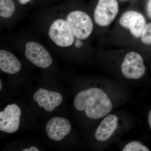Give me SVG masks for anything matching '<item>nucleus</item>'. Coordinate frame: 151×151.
I'll return each mask as SVG.
<instances>
[{
	"label": "nucleus",
	"mask_w": 151,
	"mask_h": 151,
	"mask_svg": "<svg viewBox=\"0 0 151 151\" xmlns=\"http://www.w3.org/2000/svg\"><path fill=\"white\" fill-rule=\"evenodd\" d=\"M124 97L116 86L103 84L78 92L74 97L73 105L77 111L84 112L88 119L99 120L124 103Z\"/></svg>",
	"instance_id": "nucleus-1"
},
{
	"label": "nucleus",
	"mask_w": 151,
	"mask_h": 151,
	"mask_svg": "<svg viewBox=\"0 0 151 151\" xmlns=\"http://www.w3.org/2000/svg\"><path fill=\"white\" fill-rule=\"evenodd\" d=\"M123 121L117 114L111 113L105 116L94 132L95 140L103 146L110 143L123 127Z\"/></svg>",
	"instance_id": "nucleus-2"
},
{
	"label": "nucleus",
	"mask_w": 151,
	"mask_h": 151,
	"mask_svg": "<svg viewBox=\"0 0 151 151\" xmlns=\"http://www.w3.org/2000/svg\"><path fill=\"white\" fill-rule=\"evenodd\" d=\"M49 37L56 46L67 48L74 43L75 36L65 19L58 18L50 25Z\"/></svg>",
	"instance_id": "nucleus-3"
},
{
	"label": "nucleus",
	"mask_w": 151,
	"mask_h": 151,
	"mask_svg": "<svg viewBox=\"0 0 151 151\" xmlns=\"http://www.w3.org/2000/svg\"><path fill=\"white\" fill-rule=\"evenodd\" d=\"M65 19L76 38L84 40L92 34L93 22L86 13L80 10L72 11L67 14Z\"/></svg>",
	"instance_id": "nucleus-4"
},
{
	"label": "nucleus",
	"mask_w": 151,
	"mask_h": 151,
	"mask_svg": "<svg viewBox=\"0 0 151 151\" xmlns=\"http://www.w3.org/2000/svg\"><path fill=\"white\" fill-rule=\"evenodd\" d=\"M144 60L140 55L135 52H128L124 57L121 71L125 78L132 80L140 79L145 73Z\"/></svg>",
	"instance_id": "nucleus-5"
},
{
	"label": "nucleus",
	"mask_w": 151,
	"mask_h": 151,
	"mask_svg": "<svg viewBox=\"0 0 151 151\" xmlns=\"http://www.w3.org/2000/svg\"><path fill=\"white\" fill-rule=\"evenodd\" d=\"M24 49L27 59L37 67L46 68L52 64V58L48 50L39 42L33 41L28 42Z\"/></svg>",
	"instance_id": "nucleus-6"
},
{
	"label": "nucleus",
	"mask_w": 151,
	"mask_h": 151,
	"mask_svg": "<svg viewBox=\"0 0 151 151\" xmlns=\"http://www.w3.org/2000/svg\"><path fill=\"white\" fill-rule=\"evenodd\" d=\"M119 10L116 0H99L94 11V22L100 26H107L114 20Z\"/></svg>",
	"instance_id": "nucleus-7"
},
{
	"label": "nucleus",
	"mask_w": 151,
	"mask_h": 151,
	"mask_svg": "<svg viewBox=\"0 0 151 151\" xmlns=\"http://www.w3.org/2000/svg\"><path fill=\"white\" fill-rule=\"evenodd\" d=\"M21 111L15 104L6 106L0 112V130L7 133H13L19 129Z\"/></svg>",
	"instance_id": "nucleus-8"
},
{
	"label": "nucleus",
	"mask_w": 151,
	"mask_h": 151,
	"mask_svg": "<svg viewBox=\"0 0 151 151\" xmlns=\"http://www.w3.org/2000/svg\"><path fill=\"white\" fill-rule=\"evenodd\" d=\"M120 24L129 29L134 37H141L146 21L142 14L134 11H129L122 14L119 21Z\"/></svg>",
	"instance_id": "nucleus-9"
},
{
	"label": "nucleus",
	"mask_w": 151,
	"mask_h": 151,
	"mask_svg": "<svg viewBox=\"0 0 151 151\" xmlns=\"http://www.w3.org/2000/svg\"><path fill=\"white\" fill-rule=\"evenodd\" d=\"M71 126L67 119L62 117L52 118L45 127L47 137L52 140L60 141L70 133Z\"/></svg>",
	"instance_id": "nucleus-10"
},
{
	"label": "nucleus",
	"mask_w": 151,
	"mask_h": 151,
	"mask_svg": "<svg viewBox=\"0 0 151 151\" xmlns=\"http://www.w3.org/2000/svg\"><path fill=\"white\" fill-rule=\"evenodd\" d=\"M33 99L41 108L47 112H52L63 101L62 95L59 92H51L43 88L38 89L33 95Z\"/></svg>",
	"instance_id": "nucleus-11"
},
{
	"label": "nucleus",
	"mask_w": 151,
	"mask_h": 151,
	"mask_svg": "<svg viewBox=\"0 0 151 151\" xmlns=\"http://www.w3.org/2000/svg\"><path fill=\"white\" fill-rule=\"evenodd\" d=\"M21 68V63L14 55L6 50H1L0 69L2 71L14 74L19 72Z\"/></svg>",
	"instance_id": "nucleus-12"
},
{
	"label": "nucleus",
	"mask_w": 151,
	"mask_h": 151,
	"mask_svg": "<svg viewBox=\"0 0 151 151\" xmlns=\"http://www.w3.org/2000/svg\"><path fill=\"white\" fill-rule=\"evenodd\" d=\"M16 10V5L14 0H0V17L9 19L13 16Z\"/></svg>",
	"instance_id": "nucleus-13"
},
{
	"label": "nucleus",
	"mask_w": 151,
	"mask_h": 151,
	"mask_svg": "<svg viewBox=\"0 0 151 151\" xmlns=\"http://www.w3.org/2000/svg\"><path fill=\"white\" fill-rule=\"evenodd\" d=\"M123 151H149L150 149L137 141H133L127 143L122 149Z\"/></svg>",
	"instance_id": "nucleus-14"
},
{
	"label": "nucleus",
	"mask_w": 151,
	"mask_h": 151,
	"mask_svg": "<svg viewBox=\"0 0 151 151\" xmlns=\"http://www.w3.org/2000/svg\"><path fill=\"white\" fill-rule=\"evenodd\" d=\"M141 37L143 43L146 45H151V23L145 24Z\"/></svg>",
	"instance_id": "nucleus-15"
},
{
	"label": "nucleus",
	"mask_w": 151,
	"mask_h": 151,
	"mask_svg": "<svg viewBox=\"0 0 151 151\" xmlns=\"http://www.w3.org/2000/svg\"><path fill=\"white\" fill-rule=\"evenodd\" d=\"M147 14L148 16L151 19V0H149L147 6Z\"/></svg>",
	"instance_id": "nucleus-16"
},
{
	"label": "nucleus",
	"mask_w": 151,
	"mask_h": 151,
	"mask_svg": "<svg viewBox=\"0 0 151 151\" xmlns=\"http://www.w3.org/2000/svg\"><path fill=\"white\" fill-rule=\"evenodd\" d=\"M39 150L34 146L30 147L29 148H25L23 149L22 151H39Z\"/></svg>",
	"instance_id": "nucleus-17"
},
{
	"label": "nucleus",
	"mask_w": 151,
	"mask_h": 151,
	"mask_svg": "<svg viewBox=\"0 0 151 151\" xmlns=\"http://www.w3.org/2000/svg\"><path fill=\"white\" fill-rule=\"evenodd\" d=\"M32 1V0H18L19 4L22 5H25L27 4Z\"/></svg>",
	"instance_id": "nucleus-18"
},
{
	"label": "nucleus",
	"mask_w": 151,
	"mask_h": 151,
	"mask_svg": "<svg viewBox=\"0 0 151 151\" xmlns=\"http://www.w3.org/2000/svg\"><path fill=\"white\" fill-rule=\"evenodd\" d=\"M148 120L149 126H150V128L151 130V109L149 113Z\"/></svg>",
	"instance_id": "nucleus-19"
},
{
	"label": "nucleus",
	"mask_w": 151,
	"mask_h": 151,
	"mask_svg": "<svg viewBox=\"0 0 151 151\" xmlns=\"http://www.w3.org/2000/svg\"><path fill=\"white\" fill-rule=\"evenodd\" d=\"M82 44H82L81 41L78 40L76 42L75 46L76 47H78V48H80V47L82 46Z\"/></svg>",
	"instance_id": "nucleus-20"
},
{
	"label": "nucleus",
	"mask_w": 151,
	"mask_h": 151,
	"mask_svg": "<svg viewBox=\"0 0 151 151\" xmlns=\"http://www.w3.org/2000/svg\"><path fill=\"white\" fill-rule=\"evenodd\" d=\"M2 89V81L1 80H0V90H1Z\"/></svg>",
	"instance_id": "nucleus-21"
}]
</instances>
